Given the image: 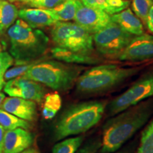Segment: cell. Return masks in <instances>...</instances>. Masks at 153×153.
<instances>
[{
	"label": "cell",
	"mask_w": 153,
	"mask_h": 153,
	"mask_svg": "<svg viewBox=\"0 0 153 153\" xmlns=\"http://www.w3.org/2000/svg\"><path fill=\"white\" fill-rule=\"evenodd\" d=\"M152 114L153 104L145 100L113 116L103 127L100 153H113L121 148Z\"/></svg>",
	"instance_id": "cell-1"
},
{
	"label": "cell",
	"mask_w": 153,
	"mask_h": 153,
	"mask_svg": "<svg viewBox=\"0 0 153 153\" xmlns=\"http://www.w3.org/2000/svg\"><path fill=\"white\" fill-rule=\"evenodd\" d=\"M107 103L92 100L71 104L67 107L54 127V139L62 140L79 135L99 123L106 110Z\"/></svg>",
	"instance_id": "cell-2"
},
{
	"label": "cell",
	"mask_w": 153,
	"mask_h": 153,
	"mask_svg": "<svg viewBox=\"0 0 153 153\" xmlns=\"http://www.w3.org/2000/svg\"><path fill=\"white\" fill-rule=\"evenodd\" d=\"M9 54L18 65L36 60L46 52L49 38L44 32L17 19L7 30Z\"/></svg>",
	"instance_id": "cell-3"
},
{
	"label": "cell",
	"mask_w": 153,
	"mask_h": 153,
	"mask_svg": "<svg viewBox=\"0 0 153 153\" xmlns=\"http://www.w3.org/2000/svg\"><path fill=\"white\" fill-rule=\"evenodd\" d=\"M139 67L123 68L116 65H98L80 74L75 83L76 91L82 96L103 94L123 83L140 71Z\"/></svg>",
	"instance_id": "cell-4"
},
{
	"label": "cell",
	"mask_w": 153,
	"mask_h": 153,
	"mask_svg": "<svg viewBox=\"0 0 153 153\" xmlns=\"http://www.w3.org/2000/svg\"><path fill=\"white\" fill-rule=\"evenodd\" d=\"M82 67L60 61L36 62L22 76L51 88L55 91L72 89L82 72Z\"/></svg>",
	"instance_id": "cell-5"
},
{
	"label": "cell",
	"mask_w": 153,
	"mask_h": 153,
	"mask_svg": "<svg viewBox=\"0 0 153 153\" xmlns=\"http://www.w3.org/2000/svg\"><path fill=\"white\" fill-rule=\"evenodd\" d=\"M51 34L57 47L85 55H90L94 50L93 35L75 22H57Z\"/></svg>",
	"instance_id": "cell-6"
},
{
	"label": "cell",
	"mask_w": 153,
	"mask_h": 153,
	"mask_svg": "<svg viewBox=\"0 0 153 153\" xmlns=\"http://www.w3.org/2000/svg\"><path fill=\"white\" fill-rule=\"evenodd\" d=\"M151 97H153V70L141 76L127 90L107 104L108 116H114Z\"/></svg>",
	"instance_id": "cell-7"
},
{
	"label": "cell",
	"mask_w": 153,
	"mask_h": 153,
	"mask_svg": "<svg viewBox=\"0 0 153 153\" xmlns=\"http://www.w3.org/2000/svg\"><path fill=\"white\" fill-rule=\"evenodd\" d=\"M133 36L111 22L93 34L94 46L102 55L118 57Z\"/></svg>",
	"instance_id": "cell-8"
},
{
	"label": "cell",
	"mask_w": 153,
	"mask_h": 153,
	"mask_svg": "<svg viewBox=\"0 0 153 153\" xmlns=\"http://www.w3.org/2000/svg\"><path fill=\"white\" fill-rule=\"evenodd\" d=\"M3 89L9 97L36 102H41L45 95V89L41 84L22 76L5 82Z\"/></svg>",
	"instance_id": "cell-9"
},
{
	"label": "cell",
	"mask_w": 153,
	"mask_h": 153,
	"mask_svg": "<svg viewBox=\"0 0 153 153\" xmlns=\"http://www.w3.org/2000/svg\"><path fill=\"white\" fill-rule=\"evenodd\" d=\"M73 20L92 35L112 22L110 15L103 11L85 6L80 0H77Z\"/></svg>",
	"instance_id": "cell-10"
},
{
	"label": "cell",
	"mask_w": 153,
	"mask_h": 153,
	"mask_svg": "<svg viewBox=\"0 0 153 153\" xmlns=\"http://www.w3.org/2000/svg\"><path fill=\"white\" fill-rule=\"evenodd\" d=\"M120 61L138 62L153 58V36L143 33L134 36L128 45L118 55Z\"/></svg>",
	"instance_id": "cell-11"
},
{
	"label": "cell",
	"mask_w": 153,
	"mask_h": 153,
	"mask_svg": "<svg viewBox=\"0 0 153 153\" xmlns=\"http://www.w3.org/2000/svg\"><path fill=\"white\" fill-rule=\"evenodd\" d=\"M0 108L28 122L35 120L37 115L35 101L19 97H5Z\"/></svg>",
	"instance_id": "cell-12"
},
{
	"label": "cell",
	"mask_w": 153,
	"mask_h": 153,
	"mask_svg": "<svg viewBox=\"0 0 153 153\" xmlns=\"http://www.w3.org/2000/svg\"><path fill=\"white\" fill-rule=\"evenodd\" d=\"M33 135L28 130L16 128L6 131L2 153H20L33 143Z\"/></svg>",
	"instance_id": "cell-13"
},
{
	"label": "cell",
	"mask_w": 153,
	"mask_h": 153,
	"mask_svg": "<svg viewBox=\"0 0 153 153\" xmlns=\"http://www.w3.org/2000/svg\"><path fill=\"white\" fill-rule=\"evenodd\" d=\"M111 19L112 22L131 35L139 36L144 33L142 22L128 7L111 16Z\"/></svg>",
	"instance_id": "cell-14"
},
{
	"label": "cell",
	"mask_w": 153,
	"mask_h": 153,
	"mask_svg": "<svg viewBox=\"0 0 153 153\" xmlns=\"http://www.w3.org/2000/svg\"><path fill=\"white\" fill-rule=\"evenodd\" d=\"M51 55L53 58L60 62L72 65H98L101 60L90 55L82 54L69 51L60 47H55L51 49Z\"/></svg>",
	"instance_id": "cell-15"
},
{
	"label": "cell",
	"mask_w": 153,
	"mask_h": 153,
	"mask_svg": "<svg viewBox=\"0 0 153 153\" xmlns=\"http://www.w3.org/2000/svg\"><path fill=\"white\" fill-rule=\"evenodd\" d=\"M19 17L34 28L51 26L57 22L45 9L38 8L21 9L19 11Z\"/></svg>",
	"instance_id": "cell-16"
},
{
	"label": "cell",
	"mask_w": 153,
	"mask_h": 153,
	"mask_svg": "<svg viewBox=\"0 0 153 153\" xmlns=\"http://www.w3.org/2000/svg\"><path fill=\"white\" fill-rule=\"evenodd\" d=\"M85 6L106 12L110 16L120 12L128 7V0H80Z\"/></svg>",
	"instance_id": "cell-17"
},
{
	"label": "cell",
	"mask_w": 153,
	"mask_h": 153,
	"mask_svg": "<svg viewBox=\"0 0 153 153\" xmlns=\"http://www.w3.org/2000/svg\"><path fill=\"white\" fill-rule=\"evenodd\" d=\"M19 17L16 7L7 0H0V34H4Z\"/></svg>",
	"instance_id": "cell-18"
},
{
	"label": "cell",
	"mask_w": 153,
	"mask_h": 153,
	"mask_svg": "<svg viewBox=\"0 0 153 153\" xmlns=\"http://www.w3.org/2000/svg\"><path fill=\"white\" fill-rule=\"evenodd\" d=\"M77 0H65L62 4L51 9H45L56 22H69L75 16Z\"/></svg>",
	"instance_id": "cell-19"
},
{
	"label": "cell",
	"mask_w": 153,
	"mask_h": 153,
	"mask_svg": "<svg viewBox=\"0 0 153 153\" xmlns=\"http://www.w3.org/2000/svg\"><path fill=\"white\" fill-rule=\"evenodd\" d=\"M42 110L43 117L46 120L52 119L57 114L62 106V99L57 91L45 95Z\"/></svg>",
	"instance_id": "cell-20"
},
{
	"label": "cell",
	"mask_w": 153,
	"mask_h": 153,
	"mask_svg": "<svg viewBox=\"0 0 153 153\" xmlns=\"http://www.w3.org/2000/svg\"><path fill=\"white\" fill-rule=\"evenodd\" d=\"M0 125L6 131L16 128L28 130L30 128V124L27 120L21 119L1 108H0Z\"/></svg>",
	"instance_id": "cell-21"
},
{
	"label": "cell",
	"mask_w": 153,
	"mask_h": 153,
	"mask_svg": "<svg viewBox=\"0 0 153 153\" xmlns=\"http://www.w3.org/2000/svg\"><path fill=\"white\" fill-rule=\"evenodd\" d=\"M84 139V137L81 135L63 139L53 146L52 153H76L83 143Z\"/></svg>",
	"instance_id": "cell-22"
},
{
	"label": "cell",
	"mask_w": 153,
	"mask_h": 153,
	"mask_svg": "<svg viewBox=\"0 0 153 153\" xmlns=\"http://www.w3.org/2000/svg\"><path fill=\"white\" fill-rule=\"evenodd\" d=\"M136 153H153V118L143 131Z\"/></svg>",
	"instance_id": "cell-23"
},
{
	"label": "cell",
	"mask_w": 153,
	"mask_h": 153,
	"mask_svg": "<svg viewBox=\"0 0 153 153\" xmlns=\"http://www.w3.org/2000/svg\"><path fill=\"white\" fill-rule=\"evenodd\" d=\"M153 6V0H133L132 9L143 24H146L149 11Z\"/></svg>",
	"instance_id": "cell-24"
},
{
	"label": "cell",
	"mask_w": 153,
	"mask_h": 153,
	"mask_svg": "<svg viewBox=\"0 0 153 153\" xmlns=\"http://www.w3.org/2000/svg\"><path fill=\"white\" fill-rule=\"evenodd\" d=\"M14 62V58L9 53H0V91L3 89L5 85L4 75L6 72L12 65Z\"/></svg>",
	"instance_id": "cell-25"
},
{
	"label": "cell",
	"mask_w": 153,
	"mask_h": 153,
	"mask_svg": "<svg viewBox=\"0 0 153 153\" xmlns=\"http://www.w3.org/2000/svg\"><path fill=\"white\" fill-rule=\"evenodd\" d=\"M36 62L18 65L17 67H15V68L10 69V70H8L5 73L4 80L5 81H9V80L13 79L14 78L22 76Z\"/></svg>",
	"instance_id": "cell-26"
},
{
	"label": "cell",
	"mask_w": 153,
	"mask_h": 153,
	"mask_svg": "<svg viewBox=\"0 0 153 153\" xmlns=\"http://www.w3.org/2000/svg\"><path fill=\"white\" fill-rule=\"evenodd\" d=\"M65 1V0H35L29 5L34 8L51 9L62 4Z\"/></svg>",
	"instance_id": "cell-27"
},
{
	"label": "cell",
	"mask_w": 153,
	"mask_h": 153,
	"mask_svg": "<svg viewBox=\"0 0 153 153\" xmlns=\"http://www.w3.org/2000/svg\"><path fill=\"white\" fill-rule=\"evenodd\" d=\"M101 145V140L94 138L86 143L81 148L76 151V153H97L100 150Z\"/></svg>",
	"instance_id": "cell-28"
},
{
	"label": "cell",
	"mask_w": 153,
	"mask_h": 153,
	"mask_svg": "<svg viewBox=\"0 0 153 153\" xmlns=\"http://www.w3.org/2000/svg\"><path fill=\"white\" fill-rule=\"evenodd\" d=\"M145 26H147V28L151 33H153V6L151 7L148 12Z\"/></svg>",
	"instance_id": "cell-29"
},
{
	"label": "cell",
	"mask_w": 153,
	"mask_h": 153,
	"mask_svg": "<svg viewBox=\"0 0 153 153\" xmlns=\"http://www.w3.org/2000/svg\"><path fill=\"white\" fill-rule=\"evenodd\" d=\"M6 131L4 128L0 125V153L3 152L4 148V135Z\"/></svg>",
	"instance_id": "cell-30"
},
{
	"label": "cell",
	"mask_w": 153,
	"mask_h": 153,
	"mask_svg": "<svg viewBox=\"0 0 153 153\" xmlns=\"http://www.w3.org/2000/svg\"><path fill=\"white\" fill-rule=\"evenodd\" d=\"M113 153H134V151H133V147H129V148H123V149H119V150L116 151V152H113Z\"/></svg>",
	"instance_id": "cell-31"
},
{
	"label": "cell",
	"mask_w": 153,
	"mask_h": 153,
	"mask_svg": "<svg viewBox=\"0 0 153 153\" xmlns=\"http://www.w3.org/2000/svg\"><path fill=\"white\" fill-rule=\"evenodd\" d=\"M20 153H40V152H38V151L35 148H29L26 149V150L23 151V152H20Z\"/></svg>",
	"instance_id": "cell-32"
},
{
	"label": "cell",
	"mask_w": 153,
	"mask_h": 153,
	"mask_svg": "<svg viewBox=\"0 0 153 153\" xmlns=\"http://www.w3.org/2000/svg\"><path fill=\"white\" fill-rule=\"evenodd\" d=\"M16 1H21V2H22V3L27 4H30V3H32L33 1H35V0H16Z\"/></svg>",
	"instance_id": "cell-33"
},
{
	"label": "cell",
	"mask_w": 153,
	"mask_h": 153,
	"mask_svg": "<svg viewBox=\"0 0 153 153\" xmlns=\"http://www.w3.org/2000/svg\"><path fill=\"white\" fill-rule=\"evenodd\" d=\"M5 99V94L2 92H0V106H1V103L4 101V99Z\"/></svg>",
	"instance_id": "cell-34"
},
{
	"label": "cell",
	"mask_w": 153,
	"mask_h": 153,
	"mask_svg": "<svg viewBox=\"0 0 153 153\" xmlns=\"http://www.w3.org/2000/svg\"><path fill=\"white\" fill-rule=\"evenodd\" d=\"M7 1H9V2H14V1H16V0H7Z\"/></svg>",
	"instance_id": "cell-35"
},
{
	"label": "cell",
	"mask_w": 153,
	"mask_h": 153,
	"mask_svg": "<svg viewBox=\"0 0 153 153\" xmlns=\"http://www.w3.org/2000/svg\"><path fill=\"white\" fill-rule=\"evenodd\" d=\"M1 52V43H0V53Z\"/></svg>",
	"instance_id": "cell-36"
},
{
	"label": "cell",
	"mask_w": 153,
	"mask_h": 153,
	"mask_svg": "<svg viewBox=\"0 0 153 153\" xmlns=\"http://www.w3.org/2000/svg\"><path fill=\"white\" fill-rule=\"evenodd\" d=\"M123 1H126V0H123Z\"/></svg>",
	"instance_id": "cell-37"
}]
</instances>
